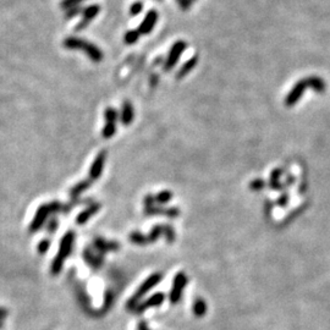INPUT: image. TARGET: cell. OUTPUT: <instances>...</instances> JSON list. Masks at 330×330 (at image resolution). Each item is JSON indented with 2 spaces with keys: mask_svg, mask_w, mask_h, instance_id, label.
<instances>
[{
  "mask_svg": "<svg viewBox=\"0 0 330 330\" xmlns=\"http://www.w3.org/2000/svg\"><path fill=\"white\" fill-rule=\"evenodd\" d=\"M62 47L66 49H70V51L84 52V54L94 62H101L104 57L103 52H102V49L99 47L91 43V42L86 41V39L80 38V37H67L62 42Z\"/></svg>",
  "mask_w": 330,
  "mask_h": 330,
  "instance_id": "obj_1",
  "label": "cell"
},
{
  "mask_svg": "<svg viewBox=\"0 0 330 330\" xmlns=\"http://www.w3.org/2000/svg\"><path fill=\"white\" fill-rule=\"evenodd\" d=\"M74 241H75L74 231L66 232V234L62 236L61 242H60L59 253H57V256H55L53 263H52V267H51V272L53 275L60 274L62 267H64L65 259H66L67 257L71 254L72 246H74Z\"/></svg>",
  "mask_w": 330,
  "mask_h": 330,
  "instance_id": "obj_2",
  "label": "cell"
},
{
  "mask_svg": "<svg viewBox=\"0 0 330 330\" xmlns=\"http://www.w3.org/2000/svg\"><path fill=\"white\" fill-rule=\"evenodd\" d=\"M162 277H163V275H162L161 273H154V274H152L148 279H146V281H144L143 284L139 286V289L137 290L136 294L132 296V299L130 300L129 303H127L129 308H134V307L137 304V302H138V300L141 299L142 296H144V295H146L149 290L153 289L154 286H157V285L161 282Z\"/></svg>",
  "mask_w": 330,
  "mask_h": 330,
  "instance_id": "obj_3",
  "label": "cell"
},
{
  "mask_svg": "<svg viewBox=\"0 0 330 330\" xmlns=\"http://www.w3.org/2000/svg\"><path fill=\"white\" fill-rule=\"evenodd\" d=\"M186 48H187V43L185 41H177L172 44V47L170 48L169 54H167L166 60H165V62H164V66H163L164 71L167 72L176 66L180 56H181V54L186 51Z\"/></svg>",
  "mask_w": 330,
  "mask_h": 330,
  "instance_id": "obj_4",
  "label": "cell"
},
{
  "mask_svg": "<svg viewBox=\"0 0 330 330\" xmlns=\"http://www.w3.org/2000/svg\"><path fill=\"white\" fill-rule=\"evenodd\" d=\"M52 214H53V212H52L51 203L42 204V206L37 209L36 214H34L33 220H32L31 225H29V231L31 232L38 231Z\"/></svg>",
  "mask_w": 330,
  "mask_h": 330,
  "instance_id": "obj_5",
  "label": "cell"
},
{
  "mask_svg": "<svg viewBox=\"0 0 330 330\" xmlns=\"http://www.w3.org/2000/svg\"><path fill=\"white\" fill-rule=\"evenodd\" d=\"M99 12H101V6H99L98 4H92L83 7V10H82L81 12L82 19L81 21L75 26V31H82V29L87 28L88 25L98 16Z\"/></svg>",
  "mask_w": 330,
  "mask_h": 330,
  "instance_id": "obj_6",
  "label": "cell"
},
{
  "mask_svg": "<svg viewBox=\"0 0 330 330\" xmlns=\"http://www.w3.org/2000/svg\"><path fill=\"white\" fill-rule=\"evenodd\" d=\"M309 87V81L308 77L303 80H300L294 86V88L289 92V94L285 98V106L286 107H294L295 104L299 102V99L303 96L304 89Z\"/></svg>",
  "mask_w": 330,
  "mask_h": 330,
  "instance_id": "obj_7",
  "label": "cell"
},
{
  "mask_svg": "<svg viewBox=\"0 0 330 330\" xmlns=\"http://www.w3.org/2000/svg\"><path fill=\"white\" fill-rule=\"evenodd\" d=\"M187 275L185 273H177L176 276L174 277V282H172V290L170 292V300H171L172 303H177L181 299L182 291H184L185 286L187 285Z\"/></svg>",
  "mask_w": 330,
  "mask_h": 330,
  "instance_id": "obj_8",
  "label": "cell"
},
{
  "mask_svg": "<svg viewBox=\"0 0 330 330\" xmlns=\"http://www.w3.org/2000/svg\"><path fill=\"white\" fill-rule=\"evenodd\" d=\"M157 22H158V11L157 10H149L146 14V16H144V19L142 20L141 25L138 26L137 31H138L139 34L147 36V34H149L153 31Z\"/></svg>",
  "mask_w": 330,
  "mask_h": 330,
  "instance_id": "obj_9",
  "label": "cell"
},
{
  "mask_svg": "<svg viewBox=\"0 0 330 330\" xmlns=\"http://www.w3.org/2000/svg\"><path fill=\"white\" fill-rule=\"evenodd\" d=\"M83 259L92 269L97 271V269L101 268L104 263V257L103 253L98 252L97 249L91 248V247H87L83 251Z\"/></svg>",
  "mask_w": 330,
  "mask_h": 330,
  "instance_id": "obj_10",
  "label": "cell"
},
{
  "mask_svg": "<svg viewBox=\"0 0 330 330\" xmlns=\"http://www.w3.org/2000/svg\"><path fill=\"white\" fill-rule=\"evenodd\" d=\"M107 157H108L107 151L99 152V154L96 157V159H94L93 163L91 165V169H89V180L96 181V180H98L102 176L104 164L107 162Z\"/></svg>",
  "mask_w": 330,
  "mask_h": 330,
  "instance_id": "obj_11",
  "label": "cell"
},
{
  "mask_svg": "<svg viewBox=\"0 0 330 330\" xmlns=\"http://www.w3.org/2000/svg\"><path fill=\"white\" fill-rule=\"evenodd\" d=\"M93 248L101 253H108V252H116L120 249V244L116 241H109L103 237H96L93 241Z\"/></svg>",
  "mask_w": 330,
  "mask_h": 330,
  "instance_id": "obj_12",
  "label": "cell"
},
{
  "mask_svg": "<svg viewBox=\"0 0 330 330\" xmlns=\"http://www.w3.org/2000/svg\"><path fill=\"white\" fill-rule=\"evenodd\" d=\"M146 216H166L169 218H176L180 216L179 208H164V207H157L156 204L148 208H144Z\"/></svg>",
  "mask_w": 330,
  "mask_h": 330,
  "instance_id": "obj_13",
  "label": "cell"
},
{
  "mask_svg": "<svg viewBox=\"0 0 330 330\" xmlns=\"http://www.w3.org/2000/svg\"><path fill=\"white\" fill-rule=\"evenodd\" d=\"M101 207H102L101 203H96V202H92L91 206L87 207L84 211H82L81 213L77 216V218H76L77 224H79V225L86 224V222L88 221V220L91 219L92 217L96 216V214L98 213L99 209H101Z\"/></svg>",
  "mask_w": 330,
  "mask_h": 330,
  "instance_id": "obj_14",
  "label": "cell"
},
{
  "mask_svg": "<svg viewBox=\"0 0 330 330\" xmlns=\"http://www.w3.org/2000/svg\"><path fill=\"white\" fill-rule=\"evenodd\" d=\"M134 116H135L134 107H132V104L130 103L129 101H125L124 103H122L121 114H120V119H121L122 125L129 126V125L132 122V120H134Z\"/></svg>",
  "mask_w": 330,
  "mask_h": 330,
  "instance_id": "obj_15",
  "label": "cell"
},
{
  "mask_svg": "<svg viewBox=\"0 0 330 330\" xmlns=\"http://www.w3.org/2000/svg\"><path fill=\"white\" fill-rule=\"evenodd\" d=\"M197 62H198V56H197V55H193L191 59L187 60V61L185 62L181 67H180V70L176 74V79L181 80V79H184L185 76H187V75H189L190 72H191L192 70L197 66Z\"/></svg>",
  "mask_w": 330,
  "mask_h": 330,
  "instance_id": "obj_16",
  "label": "cell"
},
{
  "mask_svg": "<svg viewBox=\"0 0 330 330\" xmlns=\"http://www.w3.org/2000/svg\"><path fill=\"white\" fill-rule=\"evenodd\" d=\"M92 180H83V181L79 182V184L75 185L74 187L71 189V191H70V197H71L72 199H77L80 196H81L82 193H83L86 190H88L89 187L92 186Z\"/></svg>",
  "mask_w": 330,
  "mask_h": 330,
  "instance_id": "obj_17",
  "label": "cell"
},
{
  "mask_svg": "<svg viewBox=\"0 0 330 330\" xmlns=\"http://www.w3.org/2000/svg\"><path fill=\"white\" fill-rule=\"evenodd\" d=\"M165 296L164 294H162V292H158V294L153 295L152 297H149L148 300H147L144 303L139 304L138 309H137V312H143L144 309L149 308V307H154V306H159V304H162V302L164 301Z\"/></svg>",
  "mask_w": 330,
  "mask_h": 330,
  "instance_id": "obj_18",
  "label": "cell"
},
{
  "mask_svg": "<svg viewBox=\"0 0 330 330\" xmlns=\"http://www.w3.org/2000/svg\"><path fill=\"white\" fill-rule=\"evenodd\" d=\"M308 81H309V87H311L312 89H314L317 93H323V92L326 91L327 88L326 82H324V80L321 79V77L311 76L308 77Z\"/></svg>",
  "mask_w": 330,
  "mask_h": 330,
  "instance_id": "obj_19",
  "label": "cell"
},
{
  "mask_svg": "<svg viewBox=\"0 0 330 330\" xmlns=\"http://www.w3.org/2000/svg\"><path fill=\"white\" fill-rule=\"evenodd\" d=\"M164 231H165V225H156V226L152 227L151 232L146 236L147 245L152 244V242H156L161 235H164Z\"/></svg>",
  "mask_w": 330,
  "mask_h": 330,
  "instance_id": "obj_20",
  "label": "cell"
},
{
  "mask_svg": "<svg viewBox=\"0 0 330 330\" xmlns=\"http://www.w3.org/2000/svg\"><path fill=\"white\" fill-rule=\"evenodd\" d=\"M115 132H116V122L107 121L103 130H102V136H103L104 138H111V137L115 135Z\"/></svg>",
  "mask_w": 330,
  "mask_h": 330,
  "instance_id": "obj_21",
  "label": "cell"
},
{
  "mask_svg": "<svg viewBox=\"0 0 330 330\" xmlns=\"http://www.w3.org/2000/svg\"><path fill=\"white\" fill-rule=\"evenodd\" d=\"M193 312L196 316L201 317L204 316L207 312V303L204 302V300L202 299H197L193 303Z\"/></svg>",
  "mask_w": 330,
  "mask_h": 330,
  "instance_id": "obj_22",
  "label": "cell"
},
{
  "mask_svg": "<svg viewBox=\"0 0 330 330\" xmlns=\"http://www.w3.org/2000/svg\"><path fill=\"white\" fill-rule=\"evenodd\" d=\"M172 196H174L172 192L167 191V190H164V191L159 192L158 194H156V196H154V199H156V203L166 204L167 202L172 198Z\"/></svg>",
  "mask_w": 330,
  "mask_h": 330,
  "instance_id": "obj_23",
  "label": "cell"
},
{
  "mask_svg": "<svg viewBox=\"0 0 330 330\" xmlns=\"http://www.w3.org/2000/svg\"><path fill=\"white\" fill-rule=\"evenodd\" d=\"M139 36H141V34L138 33L137 29H131V31H127L126 33H125L124 42L126 44H129V46H132V44H135L137 41H138Z\"/></svg>",
  "mask_w": 330,
  "mask_h": 330,
  "instance_id": "obj_24",
  "label": "cell"
},
{
  "mask_svg": "<svg viewBox=\"0 0 330 330\" xmlns=\"http://www.w3.org/2000/svg\"><path fill=\"white\" fill-rule=\"evenodd\" d=\"M130 241L135 245H139V246H143L147 245V239L143 234H141L139 231H134L130 234Z\"/></svg>",
  "mask_w": 330,
  "mask_h": 330,
  "instance_id": "obj_25",
  "label": "cell"
},
{
  "mask_svg": "<svg viewBox=\"0 0 330 330\" xmlns=\"http://www.w3.org/2000/svg\"><path fill=\"white\" fill-rule=\"evenodd\" d=\"M104 117H106V121L116 122L117 117H119V112L114 108H107L106 111H104Z\"/></svg>",
  "mask_w": 330,
  "mask_h": 330,
  "instance_id": "obj_26",
  "label": "cell"
},
{
  "mask_svg": "<svg viewBox=\"0 0 330 330\" xmlns=\"http://www.w3.org/2000/svg\"><path fill=\"white\" fill-rule=\"evenodd\" d=\"M142 11H143V2L142 1L134 2V4L131 5V7H130V15H131V16H137V15L141 14Z\"/></svg>",
  "mask_w": 330,
  "mask_h": 330,
  "instance_id": "obj_27",
  "label": "cell"
},
{
  "mask_svg": "<svg viewBox=\"0 0 330 330\" xmlns=\"http://www.w3.org/2000/svg\"><path fill=\"white\" fill-rule=\"evenodd\" d=\"M82 10H83V6H81V5H79V6H74V7H71V9L66 10V14H65V19L70 20V19H72V17L77 16V15L81 14Z\"/></svg>",
  "mask_w": 330,
  "mask_h": 330,
  "instance_id": "obj_28",
  "label": "cell"
},
{
  "mask_svg": "<svg viewBox=\"0 0 330 330\" xmlns=\"http://www.w3.org/2000/svg\"><path fill=\"white\" fill-rule=\"evenodd\" d=\"M164 236L165 239H166V241L169 242V244H172V242L175 241V231L174 229H172L170 225L165 224V231H164Z\"/></svg>",
  "mask_w": 330,
  "mask_h": 330,
  "instance_id": "obj_29",
  "label": "cell"
},
{
  "mask_svg": "<svg viewBox=\"0 0 330 330\" xmlns=\"http://www.w3.org/2000/svg\"><path fill=\"white\" fill-rule=\"evenodd\" d=\"M82 1H84V0H62L61 9L69 10L74 6H79Z\"/></svg>",
  "mask_w": 330,
  "mask_h": 330,
  "instance_id": "obj_30",
  "label": "cell"
},
{
  "mask_svg": "<svg viewBox=\"0 0 330 330\" xmlns=\"http://www.w3.org/2000/svg\"><path fill=\"white\" fill-rule=\"evenodd\" d=\"M266 187V181L261 179H256L249 184V189L253 190V191H261L262 189Z\"/></svg>",
  "mask_w": 330,
  "mask_h": 330,
  "instance_id": "obj_31",
  "label": "cell"
},
{
  "mask_svg": "<svg viewBox=\"0 0 330 330\" xmlns=\"http://www.w3.org/2000/svg\"><path fill=\"white\" fill-rule=\"evenodd\" d=\"M49 247H51V241L47 239L42 240L38 245V253L39 254H46L48 252Z\"/></svg>",
  "mask_w": 330,
  "mask_h": 330,
  "instance_id": "obj_32",
  "label": "cell"
},
{
  "mask_svg": "<svg viewBox=\"0 0 330 330\" xmlns=\"http://www.w3.org/2000/svg\"><path fill=\"white\" fill-rule=\"evenodd\" d=\"M57 226H59L57 219L53 217V218L49 219L48 222H47V231H48L49 234H53V232H55V230L57 229Z\"/></svg>",
  "mask_w": 330,
  "mask_h": 330,
  "instance_id": "obj_33",
  "label": "cell"
},
{
  "mask_svg": "<svg viewBox=\"0 0 330 330\" xmlns=\"http://www.w3.org/2000/svg\"><path fill=\"white\" fill-rule=\"evenodd\" d=\"M193 1H196V0H176V2H177V4H179L180 9L185 10V11H186V10H189L190 7H191L192 2H193Z\"/></svg>",
  "mask_w": 330,
  "mask_h": 330,
  "instance_id": "obj_34",
  "label": "cell"
},
{
  "mask_svg": "<svg viewBox=\"0 0 330 330\" xmlns=\"http://www.w3.org/2000/svg\"><path fill=\"white\" fill-rule=\"evenodd\" d=\"M143 203H144V208H148V207L154 206V204H156V199H154L153 194H148V196L144 197Z\"/></svg>",
  "mask_w": 330,
  "mask_h": 330,
  "instance_id": "obj_35",
  "label": "cell"
},
{
  "mask_svg": "<svg viewBox=\"0 0 330 330\" xmlns=\"http://www.w3.org/2000/svg\"><path fill=\"white\" fill-rule=\"evenodd\" d=\"M287 202H289V194L284 193V194H281V197H279L276 204L280 207H285L287 204Z\"/></svg>",
  "mask_w": 330,
  "mask_h": 330,
  "instance_id": "obj_36",
  "label": "cell"
},
{
  "mask_svg": "<svg viewBox=\"0 0 330 330\" xmlns=\"http://www.w3.org/2000/svg\"><path fill=\"white\" fill-rule=\"evenodd\" d=\"M269 186H271L273 190H282L285 187L284 185L280 184L279 180H274V181H272L271 180V185H269Z\"/></svg>",
  "mask_w": 330,
  "mask_h": 330,
  "instance_id": "obj_37",
  "label": "cell"
},
{
  "mask_svg": "<svg viewBox=\"0 0 330 330\" xmlns=\"http://www.w3.org/2000/svg\"><path fill=\"white\" fill-rule=\"evenodd\" d=\"M281 174H282V170H280V169H275L274 171H272V174H271V180H272V181H274V180H279V177L281 176Z\"/></svg>",
  "mask_w": 330,
  "mask_h": 330,
  "instance_id": "obj_38",
  "label": "cell"
},
{
  "mask_svg": "<svg viewBox=\"0 0 330 330\" xmlns=\"http://www.w3.org/2000/svg\"><path fill=\"white\" fill-rule=\"evenodd\" d=\"M6 316V311H5V309H2V308H0V319L2 318V317H5Z\"/></svg>",
  "mask_w": 330,
  "mask_h": 330,
  "instance_id": "obj_39",
  "label": "cell"
},
{
  "mask_svg": "<svg viewBox=\"0 0 330 330\" xmlns=\"http://www.w3.org/2000/svg\"><path fill=\"white\" fill-rule=\"evenodd\" d=\"M158 1H162V0H158Z\"/></svg>",
  "mask_w": 330,
  "mask_h": 330,
  "instance_id": "obj_40",
  "label": "cell"
}]
</instances>
